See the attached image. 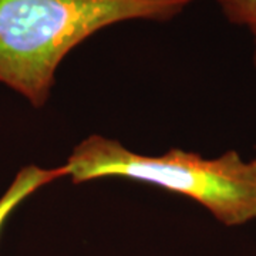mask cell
I'll use <instances>...</instances> for the list:
<instances>
[{
	"mask_svg": "<svg viewBox=\"0 0 256 256\" xmlns=\"http://www.w3.org/2000/svg\"><path fill=\"white\" fill-rule=\"evenodd\" d=\"M64 165L76 185L124 178L190 198L225 226L256 220V158L245 160L235 150L216 158L182 148L146 156L94 134L74 146Z\"/></svg>",
	"mask_w": 256,
	"mask_h": 256,
	"instance_id": "2",
	"label": "cell"
},
{
	"mask_svg": "<svg viewBox=\"0 0 256 256\" xmlns=\"http://www.w3.org/2000/svg\"><path fill=\"white\" fill-rule=\"evenodd\" d=\"M201 0H0V82L46 106L64 58L100 30L166 23Z\"/></svg>",
	"mask_w": 256,
	"mask_h": 256,
	"instance_id": "1",
	"label": "cell"
},
{
	"mask_svg": "<svg viewBox=\"0 0 256 256\" xmlns=\"http://www.w3.org/2000/svg\"><path fill=\"white\" fill-rule=\"evenodd\" d=\"M215 3L230 24L245 28L250 34L256 67V0H215Z\"/></svg>",
	"mask_w": 256,
	"mask_h": 256,
	"instance_id": "4",
	"label": "cell"
},
{
	"mask_svg": "<svg viewBox=\"0 0 256 256\" xmlns=\"http://www.w3.org/2000/svg\"><path fill=\"white\" fill-rule=\"evenodd\" d=\"M67 166L60 165L54 168H42L38 165H26L23 166L13 182L10 184L8 191L0 198V230L6 220H9L12 212L28 196H32L40 188L47 186L62 178H67Z\"/></svg>",
	"mask_w": 256,
	"mask_h": 256,
	"instance_id": "3",
	"label": "cell"
}]
</instances>
